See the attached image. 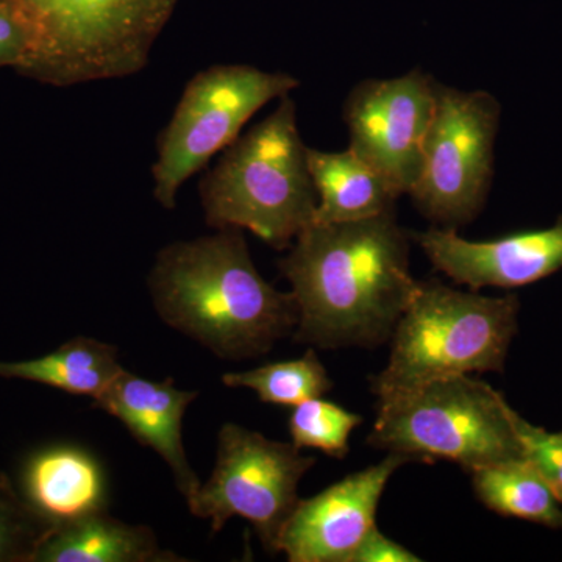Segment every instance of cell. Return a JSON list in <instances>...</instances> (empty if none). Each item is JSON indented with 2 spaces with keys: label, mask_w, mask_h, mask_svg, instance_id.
<instances>
[{
  "label": "cell",
  "mask_w": 562,
  "mask_h": 562,
  "mask_svg": "<svg viewBox=\"0 0 562 562\" xmlns=\"http://www.w3.org/2000/svg\"><path fill=\"white\" fill-rule=\"evenodd\" d=\"M225 386L249 387L261 402L280 406H297L310 398L322 397L333 387L327 369L314 349L297 360L269 362L247 372L225 373Z\"/></svg>",
  "instance_id": "cell-19"
},
{
  "label": "cell",
  "mask_w": 562,
  "mask_h": 562,
  "mask_svg": "<svg viewBox=\"0 0 562 562\" xmlns=\"http://www.w3.org/2000/svg\"><path fill=\"white\" fill-rule=\"evenodd\" d=\"M22 491L55 525L106 509L101 464L80 447L54 446L32 454L22 469Z\"/></svg>",
  "instance_id": "cell-14"
},
{
  "label": "cell",
  "mask_w": 562,
  "mask_h": 562,
  "mask_svg": "<svg viewBox=\"0 0 562 562\" xmlns=\"http://www.w3.org/2000/svg\"><path fill=\"white\" fill-rule=\"evenodd\" d=\"M420 558L409 552L402 543L384 536L379 527H373L351 554L350 562H420Z\"/></svg>",
  "instance_id": "cell-23"
},
{
  "label": "cell",
  "mask_w": 562,
  "mask_h": 562,
  "mask_svg": "<svg viewBox=\"0 0 562 562\" xmlns=\"http://www.w3.org/2000/svg\"><path fill=\"white\" fill-rule=\"evenodd\" d=\"M184 561L166 552L150 528L111 517L106 509L57 525L36 554V562Z\"/></svg>",
  "instance_id": "cell-16"
},
{
  "label": "cell",
  "mask_w": 562,
  "mask_h": 562,
  "mask_svg": "<svg viewBox=\"0 0 562 562\" xmlns=\"http://www.w3.org/2000/svg\"><path fill=\"white\" fill-rule=\"evenodd\" d=\"M368 442L413 461L454 462L468 472L525 458L514 409L471 375L432 380L379 402Z\"/></svg>",
  "instance_id": "cell-6"
},
{
  "label": "cell",
  "mask_w": 562,
  "mask_h": 562,
  "mask_svg": "<svg viewBox=\"0 0 562 562\" xmlns=\"http://www.w3.org/2000/svg\"><path fill=\"white\" fill-rule=\"evenodd\" d=\"M514 428L519 436L525 460L541 473L562 503V431L552 432L536 427L517 412H514Z\"/></svg>",
  "instance_id": "cell-22"
},
{
  "label": "cell",
  "mask_w": 562,
  "mask_h": 562,
  "mask_svg": "<svg viewBox=\"0 0 562 562\" xmlns=\"http://www.w3.org/2000/svg\"><path fill=\"white\" fill-rule=\"evenodd\" d=\"M316 464L295 443L271 441L241 425L225 424L209 482L188 498L191 513L221 531L233 516L254 525L269 552L277 553L284 525L299 501V484Z\"/></svg>",
  "instance_id": "cell-9"
},
{
  "label": "cell",
  "mask_w": 562,
  "mask_h": 562,
  "mask_svg": "<svg viewBox=\"0 0 562 562\" xmlns=\"http://www.w3.org/2000/svg\"><path fill=\"white\" fill-rule=\"evenodd\" d=\"M362 417L341 405L316 397L294 406L290 417L292 443L299 449H316L331 458H346L349 439Z\"/></svg>",
  "instance_id": "cell-21"
},
{
  "label": "cell",
  "mask_w": 562,
  "mask_h": 562,
  "mask_svg": "<svg viewBox=\"0 0 562 562\" xmlns=\"http://www.w3.org/2000/svg\"><path fill=\"white\" fill-rule=\"evenodd\" d=\"M308 166L317 194L313 224L371 220L394 210L398 195L349 147L342 151L308 147Z\"/></svg>",
  "instance_id": "cell-15"
},
{
  "label": "cell",
  "mask_w": 562,
  "mask_h": 562,
  "mask_svg": "<svg viewBox=\"0 0 562 562\" xmlns=\"http://www.w3.org/2000/svg\"><path fill=\"white\" fill-rule=\"evenodd\" d=\"M299 85L291 74L249 65H217L195 74L158 140L151 176L162 209H176L184 181L227 149L262 106L290 95Z\"/></svg>",
  "instance_id": "cell-7"
},
{
  "label": "cell",
  "mask_w": 562,
  "mask_h": 562,
  "mask_svg": "<svg viewBox=\"0 0 562 562\" xmlns=\"http://www.w3.org/2000/svg\"><path fill=\"white\" fill-rule=\"evenodd\" d=\"M149 290L166 324L224 360L268 353L297 327L294 297L262 279L239 228L166 246Z\"/></svg>",
  "instance_id": "cell-2"
},
{
  "label": "cell",
  "mask_w": 562,
  "mask_h": 562,
  "mask_svg": "<svg viewBox=\"0 0 562 562\" xmlns=\"http://www.w3.org/2000/svg\"><path fill=\"white\" fill-rule=\"evenodd\" d=\"M412 458L387 454L379 464L347 475L312 498L299 501L279 539L277 552L291 562H350L375 527L384 487Z\"/></svg>",
  "instance_id": "cell-11"
},
{
  "label": "cell",
  "mask_w": 562,
  "mask_h": 562,
  "mask_svg": "<svg viewBox=\"0 0 562 562\" xmlns=\"http://www.w3.org/2000/svg\"><path fill=\"white\" fill-rule=\"evenodd\" d=\"M501 113L491 92L438 85L419 179L408 195L439 227L457 231L483 210L494 176Z\"/></svg>",
  "instance_id": "cell-8"
},
{
  "label": "cell",
  "mask_w": 562,
  "mask_h": 562,
  "mask_svg": "<svg viewBox=\"0 0 562 562\" xmlns=\"http://www.w3.org/2000/svg\"><path fill=\"white\" fill-rule=\"evenodd\" d=\"M55 528L0 472V562H36Z\"/></svg>",
  "instance_id": "cell-20"
},
{
  "label": "cell",
  "mask_w": 562,
  "mask_h": 562,
  "mask_svg": "<svg viewBox=\"0 0 562 562\" xmlns=\"http://www.w3.org/2000/svg\"><path fill=\"white\" fill-rule=\"evenodd\" d=\"M199 191L210 227L249 231L277 250L291 247L313 224L317 194L290 95L233 140Z\"/></svg>",
  "instance_id": "cell-3"
},
{
  "label": "cell",
  "mask_w": 562,
  "mask_h": 562,
  "mask_svg": "<svg viewBox=\"0 0 562 562\" xmlns=\"http://www.w3.org/2000/svg\"><path fill=\"white\" fill-rule=\"evenodd\" d=\"M438 85L420 69L394 79H369L351 90L344 105L349 149L398 198L408 195L419 179Z\"/></svg>",
  "instance_id": "cell-10"
},
{
  "label": "cell",
  "mask_w": 562,
  "mask_h": 562,
  "mask_svg": "<svg viewBox=\"0 0 562 562\" xmlns=\"http://www.w3.org/2000/svg\"><path fill=\"white\" fill-rule=\"evenodd\" d=\"M431 265L471 290L527 286L562 269V216L543 231L469 241L454 228L431 227L414 235Z\"/></svg>",
  "instance_id": "cell-12"
},
{
  "label": "cell",
  "mask_w": 562,
  "mask_h": 562,
  "mask_svg": "<svg viewBox=\"0 0 562 562\" xmlns=\"http://www.w3.org/2000/svg\"><path fill=\"white\" fill-rule=\"evenodd\" d=\"M471 473L476 498L491 512L562 530V503L525 458L484 465Z\"/></svg>",
  "instance_id": "cell-18"
},
{
  "label": "cell",
  "mask_w": 562,
  "mask_h": 562,
  "mask_svg": "<svg viewBox=\"0 0 562 562\" xmlns=\"http://www.w3.org/2000/svg\"><path fill=\"white\" fill-rule=\"evenodd\" d=\"M27 52V38L20 21L9 7L0 2V68L10 66L18 70Z\"/></svg>",
  "instance_id": "cell-24"
},
{
  "label": "cell",
  "mask_w": 562,
  "mask_h": 562,
  "mask_svg": "<svg viewBox=\"0 0 562 562\" xmlns=\"http://www.w3.org/2000/svg\"><path fill=\"white\" fill-rule=\"evenodd\" d=\"M198 395L195 391L177 390L171 379L151 382L122 371L94 398L95 408L120 419L136 441L150 447L168 462L173 482L187 501L202 486L181 439V420Z\"/></svg>",
  "instance_id": "cell-13"
},
{
  "label": "cell",
  "mask_w": 562,
  "mask_h": 562,
  "mask_svg": "<svg viewBox=\"0 0 562 562\" xmlns=\"http://www.w3.org/2000/svg\"><path fill=\"white\" fill-rule=\"evenodd\" d=\"M124 371L116 347L98 339H70L57 350L27 361H0V379L46 384L72 395L98 398Z\"/></svg>",
  "instance_id": "cell-17"
},
{
  "label": "cell",
  "mask_w": 562,
  "mask_h": 562,
  "mask_svg": "<svg viewBox=\"0 0 562 562\" xmlns=\"http://www.w3.org/2000/svg\"><path fill=\"white\" fill-rule=\"evenodd\" d=\"M519 310L514 294L490 297L417 280L392 333L390 361L371 379L373 394L382 402L446 376L502 372Z\"/></svg>",
  "instance_id": "cell-5"
},
{
  "label": "cell",
  "mask_w": 562,
  "mask_h": 562,
  "mask_svg": "<svg viewBox=\"0 0 562 562\" xmlns=\"http://www.w3.org/2000/svg\"><path fill=\"white\" fill-rule=\"evenodd\" d=\"M27 38L18 72L52 87L125 79L146 68L180 0H0Z\"/></svg>",
  "instance_id": "cell-4"
},
{
  "label": "cell",
  "mask_w": 562,
  "mask_h": 562,
  "mask_svg": "<svg viewBox=\"0 0 562 562\" xmlns=\"http://www.w3.org/2000/svg\"><path fill=\"white\" fill-rule=\"evenodd\" d=\"M279 266L297 305L294 339L321 349L390 341L417 286L409 235L394 210L371 220L312 224Z\"/></svg>",
  "instance_id": "cell-1"
}]
</instances>
